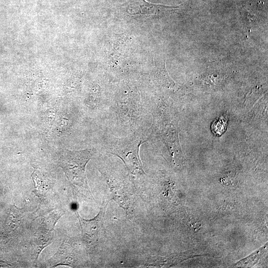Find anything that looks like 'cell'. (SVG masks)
Instances as JSON below:
<instances>
[{"instance_id":"6da1fadb","label":"cell","mask_w":268,"mask_h":268,"mask_svg":"<svg viewBox=\"0 0 268 268\" xmlns=\"http://www.w3.org/2000/svg\"><path fill=\"white\" fill-rule=\"evenodd\" d=\"M95 152L94 148L64 151L60 165L71 183L79 187L87 185L86 166Z\"/></svg>"},{"instance_id":"7a4b0ae2","label":"cell","mask_w":268,"mask_h":268,"mask_svg":"<svg viewBox=\"0 0 268 268\" xmlns=\"http://www.w3.org/2000/svg\"><path fill=\"white\" fill-rule=\"evenodd\" d=\"M144 141L135 136L118 138L110 143L107 150L122 160L129 173L145 174L139 154Z\"/></svg>"},{"instance_id":"3957f363","label":"cell","mask_w":268,"mask_h":268,"mask_svg":"<svg viewBox=\"0 0 268 268\" xmlns=\"http://www.w3.org/2000/svg\"><path fill=\"white\" fill-rule=\"evenodd\" d=\"M148 2L145 0H129L126 3V12L131 15L145 17L160 16L179 7Z\"/></svg>"},{"instance_id":"277c9868","label":"cell","mask_w":268,"mask_h":268,"mask_svg":"<svg viewBox=\"0 0 268 268\" xmlns=\"http://www.w3.org/2000/svg\"><path fill=\"white\" fill-rule=\"evenodd\" d=\"M107 204L102 207L98 215L93 219L86 220L82 219L85 235L93 241H98L102 237L105 232L103 220Z\"/></svg>"},{"instance_id":"5b68a950","label":"cell","mask_w":268,"mask_h":268,"mask_svg":"<svg viewBox=\"0 0 268 268\" xmlns=\"http://www.w3.org/2000/svg\"><path fill=\"white\" fill-rule=\"evenodd\" d=\"M226 127L227 119L221 117L213 123L211 130L215 134L220 135L225 131Z\"/></svg>"}]
</instances>
